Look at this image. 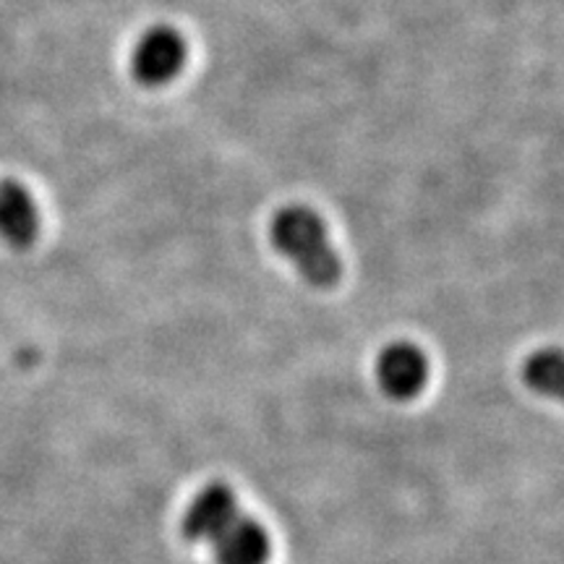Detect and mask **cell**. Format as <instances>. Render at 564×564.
<instances>
[{"label":"cell","instance_id":"obj_1","mask_svg":"<svg viewBox=\"0 0 564 564\" xmlns=\"http://www.w3.org/2000/svg\"><path fill=\"white\" fill-rule=\"evenodd\" d=\"M272 246L288 262H293L301 278L314 288H333L340 282V253L329 241L327 225L314 209L293 204L280 209L270 225Z\"/></svg>","mask_w":564,"mask_h":564},{"label":"cell","instance_id":"obj_2","mask_svg":"<svg viewBox=\"0 0 564 564\" xmlns=\"http://www.w3.org/2000/svg\"><path fill=\"white\" fill-rule=\"evenodd\" d=\"M186 40L173 26H152L133 47L131 70L144 87H165L186 66Z\"/></svg>","mask_w":564,"mask_h":564},{"label":"cell","instance_id":"obj_3","mask_svg":"<svg viewBox=\"0 0 564 564\" xmlns=\"http://www.w3.org/2000/svg\"><path fill=\"white\" fill-rule=\"evenodd\" d=\"M379 387L394 400H411L429 382V361L413 343L387 345L377 361Z\"/></svg>","mask_w":564,"mask_h":564},{"label":"cell","instance_id":"obj_4","mask_svg":"<svg viewBox=\"0 0 564 564\" xmlns=\"http://www.w3.org/2000/svg\"><path fill=\"white\" fill-rule=\"evenodd\" d=\"M238 514H241L238 512V499L230 486L209 484L207 489L196 494L194 502L183 514V535L188 541H207V544H212Z\"/></svg>","mask_w":564,"mask_h":564},{"label":"cell","instance_id":"obj_5","mask_svg":"<svg viewBox=\"0 0 564 564\" xmlns=\"http://www.w3.org/2000/svg\"><path fill=\"white\" fill-rule=\"evenodd\" d=\"M40 236V209L24 183L0 181V238L13 249H26Z\"/></svg>","mask_w":564,"mask_h":564},{"label":"cell","instance_id":"obj_6","mask_svg":"<svg viewBox=\"0 0 564 564\" xmlns=\"http://www.w3.org/2000/svg\"><path fill=\"white\" fill-rule=\"evenodd\" d=\"M217 564H267L270 535L253 518L238 514L225 531L212 541Z\"/></svg>","mask_w":564,"mask_h":564},{"label":"cell","instance_id":"obj_7","mask_svg":"<svg viewBox=\"0 0 564 564\" xmlns=\"http://www.w3.org/2000/svg\"><path fill=\"white\" fill-rule=\"evenodd\" d=\"M523 379L533 392L564 400V350H535L523 366Z\"/></svg>","mask_w":564,"mask_h":564}]
</instances>
